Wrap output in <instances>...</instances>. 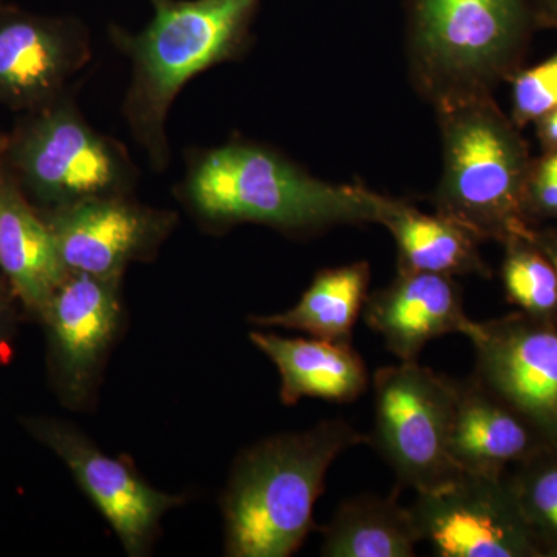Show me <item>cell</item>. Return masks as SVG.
Returning <instances> with one entry per match:
<instances>
[{
	"mask_svg": "<svg viewBox=\"0 0 557 557\" xmlns=\"http://www.w3.org/2000/svg\"><path fill=\"white\" fill-rule=\"evenodd\" d=\"M249 339L276 364L284 405L306 397L351 403L368 391V368L350 343L265 332H251Z\"/></svg>",
	"mask_w": 557,
	"mask_h": 557,
	"instance_id": "cell-16",
	"label": "cell"
},
{
	"mask_svg": "<svg viewBox=\"0 0 557 557\" xmlns=\"http://www.w3.org/2000/svg\"><path fill=\"white\" fill-rule=\"evenodd\" d=\"M380 225L394 237L398 251L397 271H420L442 276H490L480 255L482 244L448 218L426 214L405 200H395Z\"/></svg>",
	"mask_w": 557,
	"mask_h": 557,
	"instance_id": "cell-18",
	"label": "cell"
},
{
	"mask_svg": "<svg viewBox=\"0 0 557 557\" xmlns=\"http://www.w3.org/2000/svg\"><path fill=\"white\" fill-rule=\"evenodd\" d=\"M548 446L530 424L475 376L457 383L449 454L461 472L502 474L512 461Z\"/></svg>",
	"mask_w": 557,
	"mask_h": 557,
	"instance_id": "cell-15",
	"label": "cell"
},
{
	"mask_svg": "<svg viewBox=\"0 0 557 557\" xmlns=\"http://www.w3.org/2000/svg\"><path fill=\"white\" fill-rule=\"evenodd\" d=\"M528 218L534 225L557 222V152H542L531 164L527 188Z\"/></svg>",
	"mask_w": 557,
	"mask_h": 557,
	"instance_id": "cell-24",
	"label": "cell"
},
{
	"mask_svg": "<svg viewBox=\"0 0 557 557\" xmlns=\"http://www.w3.org/2000/svg\"><path fill=\"white\" fill-rule=\"evenodd\" d=\"M461 335L474 347L479 383L557 448V324L523 313L469 319Z\"/></svg>",
	"mask_w": 557,
	"mask_h": 557,
	"instance_id": "cell-9",
	"label": "cell"
},
{
	"mask_svg": "<svg viewBox=\"0 0 557 557\" xmlns=\"http://www.w3.org/2000/svg\"><path fill=\"white\" fill-rule=\"evenodd\" d=\"M7 150H9V138L3 137V135L0 134V182L5 177L3 166L7 164Z\"/></svg>",
	"mask_w": 557,
	"mask_h": 557,
	"instance_id": "cell-28",
	"label": "cell"
},
{
	"mask_svg": "<svg viewBox=\"0 0 557 557\" xmlns=\"http://www.w3.org/2000/svg\"><path fill=\"white\" fill-rule=\"evenodd\" d=\"M89 58L79 22L0 9V104L30 110L50 104Z\"/></svg>",
	"mask_w": 557,
	"mask_h": 557,
	"instance_id": "cell-12",
	"label": "cell"
},
{
	"mask_svg": "<svg viewBox=\"0 0 557 557\" xmlns=\"http://www.w3.org/2000/svg\"><path fill=\"white\" fill-rule=\"evenodd\" d=\"M362 317L399 361H417L429 341L461 333L469 321L456 278L420 271H397L368 296Z\"/></svg>",
	"mask_w": 557,
	"mask_h": 557,
	"instance_id": "cell-14",
	"label": "cell"
},
{
	"mask_svg": "<svg viewBox=\"0 0 557 557\" xmlns=\"http://www.w3.org/2000/svg\"><path fill=\"white\" fill-rule=\"evenodd\" d=\"M417 494L410 512L418 537L438 556H544L504 472H460L445 485Z\"/></svg>",
	"mask_w": 557,
	"mask_h": 557,
	"instance_id": "cell-8",
	"label": "cell"
},
{
	"mask_svg": "<svg viewBox=\"0 0 557 557\" xmlns=\"http://www.w3.org/2000/svg\"><path fill=\"white\" fill-rule=\"evenodd\" d=\"M30 428L40 442L64 460L129 555H141L164 512L182 504V498L148 485L129 465L106 456L67 424L38 420Z\"/></svg>",
	"mask_w": 557,
	"mask_h": 557,
	"instance_id": "cell-11",
	"label": "cell"
},
{
	"mask_svg": "<svg viewBox=\"0 0 557 557\" xmlns=\"http://www.w3.org/2000/svg\"><path fill=\"white\" fill-rule=\"evenodd\" d=\"M3 325H2V314H0V332H2Z\"/></svg>",
	"mask_w": 557,
	"mask_h": 557,
	"instance_id": "cell-29",
	"label": "cell"
},
{
	"mask_svg": "<svg viewBox=\"0 0 557 557\" xmlns=\"http://www.w3.org/2000/svg\"><path fill=\"white\" fill-rule=\"evenodd\" d=\"M539 28L557 30V0H534Z\"/></svg>",
	"mask_w": 557,
	"mask_h": 557,
	"instance_id": "cell-27",
	"label": "cell"
},
{
	"mask_svg": "<svg viewBox=\"0 0 557 557\" xmlns=\"http://www.w3.org/2000/svg\"><path fill=\"white\" fill-rule=\"evenodd\" d=\"M7 164L24 196L50 211L97 197L127 196L137 180L126 150L61 98L36 110L9 139Z\"/></svg>",
	"mask_w": 557,
	"mask_h": 557,
	"instance_id": "cell-6",
	"label": "cell"
},
{
	"mask_svg": "<svg viewBox=\"0 0 557 557\" xmlns=\"http://www.w3.org/2000/svg\"><path fill=\"white\" fill-rule=\"evenodd\" d=\"M372 270L368 262L319 271L302 298L284 313L255 317L258 327L300 330L313 338L350 343L369 296Z\"/></svg>",
	"mask_w": 557,
	"mask_h": 557,
	"instance_id": "cell-19",
	"label": "cell"
},
{
	"mask_svg": "<svg viewBox=\"0 0 557 557\" xmlns=\"http://www.w3.org/2000/svg\"><path fill=\"white\" fill-rule=\"evenodd\" d=\"M121 277L69 273L40 313L46 317L62 387L84 399L121 322Z\"/></svg>",
	"mask_w": 557,
	"mask_h": 557,
	"instance_id": "cell-13",
	"label": "cell"
},
{
	"mask_svg": "<svg viewBox=\"0 0 557 557\" xmlns=\"http://www.w3.org/2000/svg\"><path fill=\"white\" fill-rule=\"evenodd\" d=\"M502 282L509 302L527 317L557 324V270L530 240L504 245Z\"/></svg>",
	"mask_w": 557,
	"mask_h": 557,
	"instance_id": "cell-21",
	"label": "cell"
},
{
	"mask_svg": "<svg viewBox=\"0 0 557 557\" xmlns=\"http://www.w3.org/2000/svg\"><path fill=\"white\" fill-rule=\"evenodd\" d=\"M531 242L547 256L557 270V230L536 226Z\"/></svg>",
	"mask_w": 557,
	"mask_h": 557,
	"instance_id": "cell-26",
	"label": "cell"
},
{
	"mask_svg": "<svg viewBox=\"0 0 557 557\" xmlns=\"http://www.w3.org/2000/svg\"><path fill=\"white\" fill-rule=\"evenodd\" d=\"M512 490L544 556H557V448L545 446L523 460Z\"/></svg>",
	"mask_w": 557,
	"mask_h": 557,
	"instance_id": "cell-22",
	"label": "cell"
},
{
	"mask_svg": "<svg viewBox=\"0 0 557 557\" xmlns=\"http://www.w3.org/2000/svg\"><path fill=\"white\" fill-rule=\"evenodd\" d=\"M47 222L69 273L121 277L131 262L156 251L174 215L113 196L53 209Z\"/></svg>",
	"mask_w": 557,
	"mask_h": 557,
	"instance_id": "cell-10",
	"label": "cell"
},
{
	"mask_svg": "<svg viewBox=\"0 0 557 557\" xmlns=\"http://www.w3.org/2000/svg\"><path fill=\"white\" fill-rule=\"evenodd\" d=\"M153 16L138 33L110 28L131 60L124 116L157 171L170 163L166 119L183 87L247 50L262 0H149Z\"/></svg>",
	"mask_w": 557,
	"mask_h": 557,
	"instance_id": "cell-2",
	"label": "cell"
},
{
	"mask_svg": "<svg viewBox=\"0 0 557 557\" xmlns=\"http://www.w3.org/2000/svg\"><path fill=\"white\" fill-rule=\"evenodd\" d=\"M368 438L344 420L277 435L237 461L225 496L226 553L287 557L313 530V509L333 461Z\"/></svg>",
	"mask_w": 557,
	"mask_h": 557,
	"instance_id": "cell-4",
	"label": "cell"
},
{
	"mask_svg": "<svg viewBox=\"0 0 557 557\" xmlns=\"http://www.w3.org/2000/svg\"><path fill=\"white\" fill-rule=\"evenodd\" d=\"M443 170L432 203L480 242L533 240L527 188L531 156L522 131L496 97L434 109Z\"/></svg>",
	"mask_w": 557,
	"mask_h": 557,
	"instance_id": "cell-5",
	"label": "cell"
},
{
	"mask_svg": "<svg viewBox=\"0 0 557 557\" xmlns=\"http://www.w3.org/2000/svg\"><path fill=\"white\" fill-rule=\"evenodd\" d=\"M376 448L403 485L417 493L435 490L460 474L449 454L457 381L418 361L376 370Z\"/></svg>",
	"mask_w": 557,
	"mask_h": 557,
	"instance_id": "cell-7",
	"label": "cell"
},
{
	"mask_svg": "<svg viewBox=\"0 0 557 557\" xmlns=\"http://www.w3.org/2000/svg\"><path fill=\"white\" fill-rule=\"evenodd\" d=\"M542 152H557V109L534 123Z\"/></svg>",
	"mask_w": 557,
	"mask_h": 557,
	"instance_id": "cell-25",
	"label": "cell"
},
{
	"mask_svg": "<svg viewBox=\"0 0 557 557\" xmlns=\"http://www.w3.org/2000/svg\"><path fill=\"white\" fill-rule=\"evenodd\" d=\"M322 533L321 555L329 557H410L420 542L410 508L395 494L344 502Z\"/></svg>",
	"mask_w": 557,
	"mask_h": 557,
	"instance_id": "cell-20",
	"label": "cell"
},
{
	"mask_svg": "<svg viewBox=\"0 0 557 557\" xmlns=\"http://www.w3.org/2000/svg\"><path fill=\"white\" fill-rule=\"evenodd\" d=\"M0 273L39 313L69 274L49 222L9 174L0 182Z\"/></svg>",
	"mask_w": 557,
	"mask_h": 557,
	"instance_id": "cell-17",
	"label": "cell"
},
{
	"mask_svg": "<svg viewBox=\"0 0 557 557\" xmlns=\"http://www.w3.org/2000/svg\"><path fill=\"white\" fill-rule=\"evenodd\" d=\"M539 30L534 0H408L410 83L432 109L494 97Z\"/></svg>",
	"mask_w": 557,
	"mask_h": 557,
	"instance_id": "cell-3",
	"label": "cell"
},
{
	"mask_svg": "<svg viewBox=\"0 0 557 557\" xmlns=\"http://www.w3.org/2000/svg\"><path fill=\"white\" fill-rule=\"evenodd\" d=\"M186 205L215 226L259 223L288 234L381 223L394 201L362 185L311 175L277 150L233 139L190 163Z\"/></svg>",
	"mask_w": 557,
	"mask_h": 557,
	"instance_id": "cell-1",
	"label": "cell"
},
{
	"mask_svg": "<svg viewBox=\"0 0 557 557\" xmlns=\"http://www.w3.org/2000/svg\"><path fill=\"white\" fill-rule=\"evenodd\" d=\"M511 83L512 123L520 131L557 109V51L534 67L520 69Z\"/></svg>",
	"mask_w": 557,
	"mask_h": 557,
	"instance_id": "cell-23",
	"label": "cell"
}]
</instances>
